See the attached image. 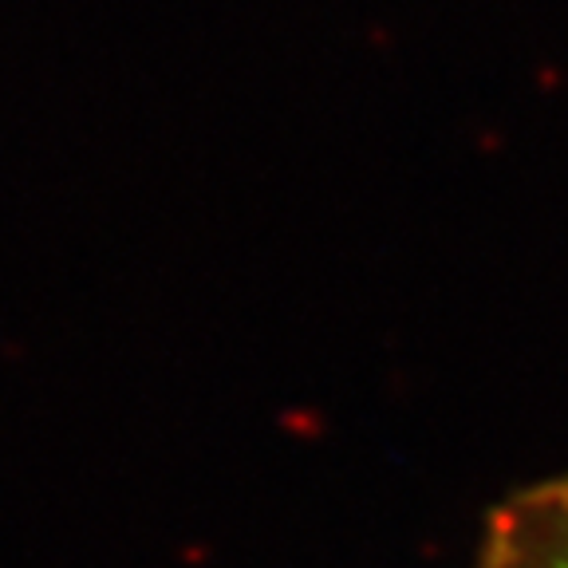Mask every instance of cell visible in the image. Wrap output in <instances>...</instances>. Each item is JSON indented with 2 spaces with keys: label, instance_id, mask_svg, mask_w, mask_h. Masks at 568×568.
Instances as JSON below:
<instances>
[{
  "label": "cell",
  "instance_id": "6da1fadb",
  "mask_svg": "<svg viewBox=\"0 0 568 568\" xmlns=\"http://www.w3.org/2000/svg\"><path fill=\"white\" fill-rule=\"evenodd\" d=\"M470 568H568V474L501 497L481 521Z\"/></svg>",
  "mask_w": 568,
  "mask_h": 568
}]
</instances>
